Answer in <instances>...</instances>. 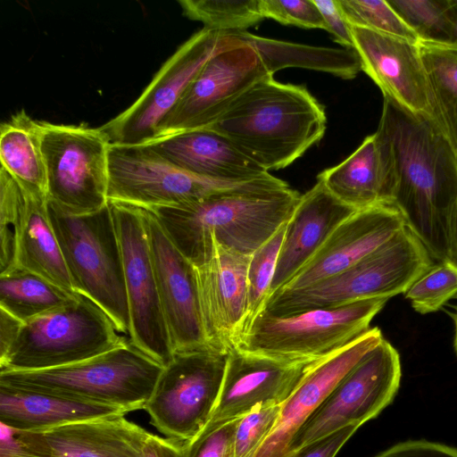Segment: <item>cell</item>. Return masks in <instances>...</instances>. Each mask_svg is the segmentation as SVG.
Returning <instances> with one entry per match:
<instances>
[{
    "mask_svg": "<svg viewBox=\"0 0 457 457\" xmlns=\"http://www.w3.org/2000/svg\"><path fill=\"white\" fill-rule=\"evenodd\" d=\"M326 123L323 105L305 87L270 77L245 92L205 129L227 137L269 171L290 165L318 143Z\"/></svg>",
    "mask_w": 457,
    "mask_h": 457,
    "instance_id": "3",
    "label": "cell"
},
{
    "mask_svg": "<svg viewBox=\"0 0 457 457\" xmlns=\"http://www.w3.org/2000/svg\"><path fill=\"white\" fill-rule=\"evenodd\" d=\"M15 431L22 457H144L149 435L122 415L41 431Z\"/></svg>",
    "mask_w": 457,
    "mask_h": 457,
    "instance_id": "21",
    "label": "cell"
},
{
    "mask_svg": "<svg viewBox=\"0 0 457 457\" xmlns=\"http://www.w3.org/2000/svg\"><path fill=\"white\" fill-rule=\"evenodd\" d=\"M228 354L212 347L174 352L145 406L152 425L182 443L196 437L217 405Z\"/></svg>",
    "mask_w": 457,
    "mask_h": 457,
    "instance_id": "9",
    "label": "cell"
},
{
    "mask_svg": "<svg viewBox=\"0 0 457 457\" xmlns=\"http://www.w3.org/2000/svg\"><path fill=\"white\" fill-rule=\"evenodd\" d=\"M386 144L395 180L392 205L433 258L444 262L457 202V155L438 124L384 97L376 131Z\"/></svg>",
    "mask_w": 457,
    "mask_h": 457,
    "instance_id": "1",
    "label": "cell"
},
{
    "mask_svg": "<svg viewBox=\"0 0 457 457\" xmlns=\"http://www.w3.org/2000/svg\"><path fill=\"white\" fill-rule=\"evenodd\" d=\"M109 204L122 253L129 340L164 366L174 351L160 301L145 210L120 203Z\"/></svg>",
    "mask_w": 457,
    "mask_h": 457,
    "instance_id": "14",
    "label": "cell"
},
{
    "mask_svg": "<svg viewBox=\"0 0 457 457\" xmlns=\"http://www.w3.org/2000/svg\"><path fill=\"white\" fill-rule=\"evenodd\" d=\"M436 119L457 155V43L420 40Z\"/></svg>",
    "mask_w": 457,
    "mask_h": 457,
    "instance_id": "30",
    "label": "cell"
},
{
    "mask_svg": "<svg viewBox=\"0 0 457 457\" xmlns=\"http://www.w3.org/2000/svg\"><path fill=\"white\" fill-rule=\"evenodd\" d=\"M42 121L24 110L0 126L1 168L31 195L47 198V176L42 148Z\"/></svg>",
    "mask_w": 457,
    "mask_h": 457,
    "instance_id": "27",
    "label": "cell"
},
{
    "mask_svg": "<svg viewBox=\"0 0 457 457\" xmlns=\"http://www.w3.org/2000/svg\"><path fill=\"white\" fill-rule=\"evenodd\" d=\"M317 361H286L232 348L217 405L204 428L239 420L258 408L281 405Z\"/></svg>",
    "mask_w": 457,
    "mask_h": 457,
    "instance_id": "16",
    "label": "cell"
},
{
    "mask_svg": "<svg viewBox=\"0 0 457 457\" xmlns=\"http://www.w3.org/2000/svg\"><path fill=\"white\" fill-rule=\"evenodd\" d=\"M126 413L109 404L0 384V423L18 431H41Z\"/></svg>",
    "mask_w": 457,
    "mask_h": 457,
    "instance_id": "26",
    "label": "cell"
},
{
    "mask_svg": "<svg viewBox=\"0 0 457 457\" xmlns=\"http://www.w3.org/2000/svg\"><path fill=\"white\" fill-rule=\"evenodd\" d=\"M354 212L319 180L302 195L287 223L270 295L284 287Z\"/></svg>",
    "mask_w": 457,
    "mask_h": 457,
    "instance_id": "23",
    "label": "cell"
},
{
    "mask_svg": "<svg viewBox=\"0 0 457 457\" xmlns=\"http://www.w3.org/2000/svg\"><path fill=\"white\" fill-rule=\"evenodd\" d=\"M272 177L270 173L242 183L214 181L182 170L149 145L111 143L108 202L152 210L252 187Z\"/></svg>",
    "mask_w": 457,
    "mask_h": 457,
    "instance_id": "11",
    "label": "cell"
},
{
    "mask_svg": "<svg viewBox=\"0 0 457 457\" xmlns=\"http://www.w3.org/2000/svg\"><path fill=\"white\" fill-rule=\"evenodd\" d=\"M420 40L454 43L450 0H389Z\"/></svg>",
    "mask_w": 457,
    "mask_h": 457,
    "instance_id": "34",
    "label": "cell"
},
{
    "mask_svg": "<svg viewBox=\"0 0 457 457\" xmlns=\"http://www.w3.org/2000/svg\"><path fill=\"white\" fill-rule=\"evenodd\" d=\"M351 26L401 37L418 43L420 38L399 16L387 1L337 0Z\"/></svg>",
    "mask_w": 457,
    "mask_h": 457,
    "instance_id": "36",
    "label": "cell"
},
{
    "mask_svg": "<svg viewBox=\"0 0 457 457\" xmlns=\"http://www.w3.org/2000/svg\"><path fill=\"white\" fill-rule=\"evenodd\" d=\"M457 294V270L445 262L432 265L406 290L404 296L419 313L438 311Z\"/></svg>",
    "mask_w": 457,
    "mask_h": 457,
    "instance_id": "37",
    "label": "cell"
},
{
    "mask_svg": "<svg viewBox=\"0 0 457 457\" xmlns=\"http://www.w3.org/2000/svg\"><path fill=\"white\" fill-rule=\"evenodd\" d=\"M27 199L20 185L3 168L0 170V274L17 268L20 236L26 214Z\"/></svg>",
    "mask_w": 457,
    "mask_h": 457,
    "instance_id": "33",
    "label": "cell"
},
{
    "mask_svg": "<svg viewBox=\"0 0 457 457\" xmlns=\"http://www.w3.org/2000/svg\"><path fill=\"white\" fill-rule=\"evenodd\" d=\"M183 14L218 31H245L262 17L259 0H179Z\"/></svg>",
    "mask_w": 457,
    "mask_h": 457,
    "instance_id": "32",
    "label": "cell"
},
{
    "mask_svg": "<svg viewBox=\"0 0 457 457\" xmlns=\"http://www.w3.org/2000/svg\"><path fill=\"white\" fill-rule=\"evenodd\" d=\"M317 180L356 211L393 204V166L387 147L377 132L368 136L345 161L321 171Z\"/></svg>",
    "mask_w": 457,
    "mask_h": 457,
    "instance_id": "25",
    "label": "cell"
},
{
    "mask_svg": "<svg viewBox=\"0 0 457 457\" xmlns=\"http://www.w3.org/2000/svg\"><path fill=\"white\" fill-rule=\"evenodd\" d=\"M402 376L400 355L382 339L336 384L295 434L289 451H297L345 427L361 426L393 401Z\"/></svg>",
    "mask_w": 457,
    "mask_h": 457,
    "instance_id": "12",
    "label": "cell"
},
{
    "mask_svg": "<svg viewBox=\"0 0 457 457\" xmlns=\"http://www.w3.org/2000/svg\"><path fill=\"white\" fill-rule=\"evenodd\" d=\"M182 442L149 433L144 447V457H181Z\"/></svg>",
    "mask_w": 457,
    "mask_h": 457,
    "instance_id": "44",
    "label": "cell"
},
{
    "mask_svg": "<svg viewBox=\"0 0 457 457\" xmlns=\"http://www.w3.org/2000/svg\"><path fill=\"white\" fill-rule=\"evenodd\" d=\"M240 42L237 31L204 27L193 34L162 65L137 99L101 126L111 143L137 145L152 139L204 64L218 52Z\"/></svg>",
    "mask_w": 457,
    "mask_h": 457,
    "instance_id": "13",
    "label": "cell"
},
{
    "mask_svg": "<svg viewBox=\"0 0 457 457\" xmlns=\"http://www.w3.org/2000/svg\"><path fill=\"white\" fill-rule=\"evenodd\" d=\"M25 195L27 206L18 245L17 268L36 273L67 291L75 292L51 223L47 198Z\"/></svg>",
    "mask_w": 457,
    "mask_h": 457,
    "instance_id": "28",
    "label": "cell"
},
{
    "mask_svg": "<svg viewBox=\"0 0 457 457\" xmlns=\"http://www.w3.org/2000/svg\"><path fill=\"white\" fill-rule=\"evenodd\" d=\"M23 322L0 309V358L4 357L17 339Z\"/></svg>",
    "mask_w": 457,
    "mask_h": 457,
    "instance_id": "45",
    "label": "cell"
},
{
    "mask_svg": "<svg viewBox=\"0 0 457 457\" xmlns=\"http://www.w3.org/2000/svg\"><path fill=\"white\" fill-rule=\"evenodd\" d=\"M129 340L110 316L80 293L65 304L23 322L0 370H40L73 364Z\"/></svg>",
    "mask_w": 457,
    "mask_h": 457,
    "instance_id": "7",
    "label": "cell"
},
{
    "mask_svg": "<svg viewBox=\"0 0 457 457\" xmlns=\"http://www.w3.org/2000/svg\"><path fill=\"white\" fill-rule=\"evenodd\" d=\"M238 420L215 428H204L193 440L182 444L181 457H234V439Z\"/></svg>",
    "mask_w": 457,
    "mask_h": 457,
    "instance_id": "40",
    "label": "cell"
},
{
    "mask_svg": "<svg viewBox=\"0 0 457 457\" xmlns=\"http://www.w3.org/2000/svg\"><path fill=\"white\" fill-rule=\"evenodd\" d=\"M351 29L361 71L376 83L384 97L436 122L418 43L356 26H351Z\"/></svg>",
    "mask_w": 457,
    "mask_h": 457,
    "instance_id": "18",
    "label": "cell"
},
{
    "mask_svg": "<svg viewBox=\"0 0 457 457\" xmlns=\"http://www.w3.org/2000/svg\"><path fill=\"white\" fill-rule=\"evenodd\" d=\"M404 227L402 214L393 205H380L354 212L331 233L315 255L280 289H303L346 270Z\"/></svg>",
    "mask_w": 457,
    "mask_h": 457,
    "instance_id": "22",
    "label": "cell"
},
{
    "mask_svg": "<svg viewBox=\"0 0 457 457\" xmlns=\"http://www.w3.org/2000/svg\"><path fill=\"white\" fill-rule=\"evenodd\" d=\"M270 77L256 50L241 39L204 64L149 141L208 128L245 92Z\"/></svg>",
    "mask_w": 457,
    "mask_h": 457,
    "instance_id": "15",
    "label": "cell"
},
{
    "mask_svg": "<svg viewBox=\"0 0 457 457\" xmlns=\"http://www.w3.org/2000/svg\"><path fill=\"white\" fill-rule=\"evenodd\" d=\"M263 18H270L285 25L326 30V24L313 0H259Z\"/></svg>",
    "mask_w": 457,
    "mask_h": 457,
    "instance_id": "39",
    "label": "cell"
},
{
    "mask_svg": "<svg viewBox=\"0 0 457 457\" xmlns=\"http://www.w3.org/2000/svg\"><path fill=\"white\" fill-rule=\"evenodd\" d=\"M454 43H457V0H450Z\"/></svg>",
    "mask_w": 457,
    "mask_h": 457,
    "instance_id": "47",
    "label": "cell"
},
{
    "mask_svg": "<svg viewBox=\"0 0 457 457\" xmlns=\"http://www.w3.org/2000/svg\"><path fill=\"white\" fill-rule=\"evenodd\" d=\"M326 24V30L345 48L354 49L351 26L341 11L337 0H313Z\"/></svg>",
    "mask_w": 457,
    "mask_h": 457,
    "instance_id": "41",
    "label": "cell"
},
{
    "mask_svg": "<svg viewBox=\"0 0 457 457\" xmlns=\"http://www.w3.org/2000/svg\"><path fill=\"white\" fill-rule=\"evenodd\" d=\"M145 214L160 301L173 351L210 347L202 322L195 266L170 241L155 216L147 210Z\"/></svg>",
    "mask_w": 457,
    "mask_h": 457,
    "instance_id": "17",
    "label": "cell"
},
{
    "mask_svg": "<svg viewBox=\"0 0 457 457\" xmlns=\"http://www.w3.org/2000/svg\"><path fill=\"white\" fill-rule=\"evenodd\" d=\"M287 223L282 225L266 243L251 255L247 270L246 312L244 329L263 309L269 297Z\"/></svg>",
    "mask_w": 457,
    "mask_h": 457,
    "instance_id": "35",
    "label": "cell"
},
{
    "mask_svg": "<svg viewBox=\"0 0 457 457\" xmlns=\"http://www.w3.org/2000/svg\"><path fill=\"white\" fill-rule=\"evenodd\" d=\"M76 293L21 268L0 274V309L22 322L65 304Z\"/></svg>",
    "mask_w": 457,
    "mask_h": 457,
    "instance_id": "31",
    "label": "cell"
},
{
    "mask_svg": "<svg viewBox=\"0 0 457 457\" xmlns=\"http://www.w3.org/2000/svg\"><path fill=\"white\" fill-rule=\"evenodd\" d=\"M42 127L48 202L72 214L106 206L111 140L105 131L47 121Z\"/></svg>",
    "mask_w": 457,
    "mask_h": 457,
    "instance_id": "10",
    "label": "cell"
},
{
    "mask_svg": "<svg viewBox=\"0 0 457 457\" xmlns=\"http://www.w3.org/2000/svg\"><path fill=\"white\" fill-rule=\"evenodd\" d=\"M143 145L182 170L214 181L242 183L270 174L227 137L210 129L189 130Z\"/></svg>",
    "mask_w": 457,
    "mask_h": 457,
    "instance_id": "24",
    "label": "cell"
},
{
    "mask_svg": "<svg viewBox=\"0 0 457 457\" xmlns=\"http://www.w3.org/2000/svg\"><path fill=\"white\" fill-rule=\"evenodd\" d=\"M280 406L258 408L240 418L234 439V457H253L273 429Z\"/></svg>",
    "mask_w": 457,
    "mask_h": 457,
    "instance_id": "38",
    "label": "cell"
},
{
    "mask_svg": "<svg viewBox=\"0 0 457 457\" xmlns=\"http://www.w3.org/2000/svg\"><path fill=\"white\" fill-rule=\"evenodd\" d=\"M213 245L210 261L195 266L198 299L208 345L228 353L245 326L251 255Z\"/></svg>",
    "mask_w": 457,
    "mask_h": 457,
    "instance_id": "19",
    "label": "cell"
},
{
    "mask_svg": "<svg viewBox=\"0 0 457 457\" xmlns=\"http://www.w3.org/2000/svg\"><path fill=\"white\" fill-rule=\"evenodd\" d=\"M48 212L74 291L97 303L129 337L122 253L109 203L72 214L48 202Z\"/></svg>",
    "mask_w": 457,
    "mask_h": 457,
    "instance_id": "6",
    "label": "cell"
},
{
    "mask_svg": "<svg viewBox=\"0 0 457 457\" xmlns=\"http://www.w3.org/2000/svg\"><path fill=\"white\" fill-rule=\"evenodd\" d=\"M301 195L276 177L252 187L150 211L194 265L210 261L216 243L252 255L293 214Z\"/></svg>",
    "mask_w": 457,
    "mask_h": 457,
    "instance_id": "2",
    "label": "cell"
},
{
    "mask_svg": "<svg viewBox=\"0 0 457 457\" xmlns=\"http://www.w3.org/2000/svg\"><path fill=\"white\" fill-rule=\"evenodd\" d=\"M237 32L256 50L272 76L281 69L300 67L351 79L361 71V62L355 49L317 47L261 37L245 30Z\"/></svg>",
    "mask_w": 457,
    "mask_h": 457,
    "instance_id": "29",
    "label": "cell"
},
{
    "mask_svg": "<svg viewBox=\"0 0 457 457\" xmlns=\"http://www.w3.org/2000/svg\"><path fill=\"white\" fill-rule=\"evenodd\" d=\"M387 300L367 299L285 317L262 310L240 334L234 348L286 361L320 360L366 332Z\"/></svg>",
    "mask_w": 457,
    "mask_h": 457,
    "instance_id": "8",
    "label": "cell"
},
{
    "mask_svg": "<svg viewBox=\"0 0 457 457\" xmlns=\"http://www.w3.org/2000/svg\"><path fill=\"white\" fill-rule=\"evenodd\" d=\"M359 427L351 425L297 451L292 457H335Z\"/></svg>",
    "mask_w": 457,
    "mask_h": 457,
    "instance_id": "43",
    "label": "cell"
},
{
    "mask_svg": "<svg viewBox=\"0 0 457 457\" xmlns=\"http://www.w3.org/2000/svg\"><path fill=\"white\" fill-rule=\"evenodd\" d=\"M457 270V202L450 217L445 261Z\"/></svg>",
    "mask_w": 457,
    "mask_h": 457,
    "instance_id": "46",
    "label": "cell"
},
{
    "mask_svg": "<svg viewBox=\"0 0 457 457\" xmlns=\"http://www.w3.org/2000/svg\"><path fill=\"white\" fill-rule=\"evenodd\" d=\"M383 339L369 328L338 351L317 361L281 404L276 424L253 457H289L293 439L336 384Z\"/></svg>",
    "mask_w": 457,
    "mask_h": 457,
    "instance_id": "20",
    "label": "cell"
},
{
    "mask_svg": "<svg viewBox=\"0 0 457 457\" xmlns=\"http://www.w3.org/2000/svg\"><path fill=\"white\" fill-rule=\"evenodd\" d=\"M163 366L129 340L89 359L40 370H0V384L120 407L145 409Z\"/></svg>",
    "mask_w": 457,
    "mask_h": 457,
    "instance_id": "5",
    "label": "cell"
},
{
    "mask_svg": "<svg viewBox=\"0 0 457 457\" xmlns=\"http://www.w3.org/2000/svg\"><path fill=\"white\" fill-rule=\"evenodd\" d=\"M454 324H455V335H454V348L457 353V308L454 315Z\"/></svg>",
    "mask_w": 457,
    "mask_h": 457,
    "instance_id": "48",
    "label": "cell"
},
{
    "mask_svg": "<svg viewBox=\"0 0 457 457\" xmlns=\"http://www.w3.org/2000/svg\"><path fill=\"white\" fill-rule=\"evenodd\" d=\"M432 265L428 249L405 226L346 270L303 289L272 293L262 310L272 316L285 317L361 300L389 299L405 293Z\"/></svg>",
    "mask_w": 457,
    "mask_h": 457,
    "instance_id": "4",
    "label": "cell"
},
{
    "mask_svg": "<svg viewBox=\"0 0 457 457\" xmlns=\"http://www.w3.org/2000/svg\"><path fill=\"white\" fill-rule=\"evenodd\" d=\"M375 457H457V448L427 440H409Z\"/></svg>",
    "mask_w": 457,
    "mask_h": 457,
    "instance_id": "42",
    "label": "cell"
}]
</instances>
